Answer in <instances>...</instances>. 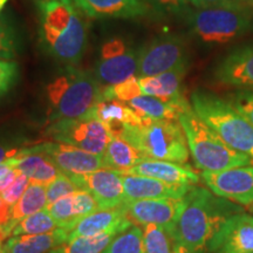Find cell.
<instances>
[{"label":"cell","mask_w":253,"mask_h":253,"mask_svg":"<svg viewBox=\"0 0 253 253\" xmlns=\"http://www.w3.org/2000/svg\"><path fill=\"white\" fill-rule=\"evenodd\" d=\"M30 178L24 173H19L17 178L13 182L9 183L6 188L0 192V201L4 203L6 207L12 209L15 205V203L20 199L24 192L30 185Z\"/></svg>","instance_id":"36"},{"label":"cell","mask_w":253,"mask_h":253,"mask_svg":"<svg viewBox=\"0 0 253 253\" xmlns=\"http://www.w3.org/2000/svg\"><path fill=\"white\" fill-rule=\"evenodd\" d=\"M81 190L79 188V185L75 183L73 179L69 177L67 173L60 172L59 176L46 186V192H47V203L50 205L54 203L58 199L65 197L71 194ZM47 205V207H48Z\"/></svg>","instance_id":"35"},{"label":"cell","mask_w":253,"mask_h":253,"mask_svg":"<svg viewBox=\"0 0 253 253\" xmlns=\"http://www.w3.org/2000/svg\"><path fill=\"white\" fill-rule=\"evenodd\" d=\"M15 169L26 175L32 183L46 186L61 172L47 155L38 149V145L26 147L18 155Z\"/></svg>","instance_id":"24"},{"label":"cell","mask_w":253,"mask_h":253,"mask_svg":"<svg viewBox=\"0 0 253 253\" xmlns=\"http://www.w3.org/2000/svg\"><path fill=\"white\" fill-rule=\"evenodd\" d=\"M147 158L184 164L190 151L181 123L148 119L140 126H122L119 135Z\"/></svg>","instance_id":"6"},{"label":"cell","mask_w":253,"mask_h":253,"mask_svg":"<svg viewBox=\"0 0 253 253\" xmlns=\"http://www.w3.org/2000/svg\"><path fill=\"white\" fill-rule=\"evenodd\" d=\"M47 205L48 203H47L46 185L31 182L24 195L9 211L7 221L0 229L4 239L11 236L12 231L21 220L39 211L45 210Z\"/></svg>","instance_id":"25"},{"label":"cell","mask_w":253,"mask_h":253,"mask_svg":"<svg viewBox=\"0 0 253 253\" xmlns=\"http://www.w3.org/2000/svg\"><path fill=\"white\" fill-rule=\"evenodd\" d=\"M38 149L47 155L60 171L67 175H86L104 168L102 155H95L60 142L38 144Z\"/></svg>","instance_id":"14"},{"label":"cell","mask_w":253,"mask_h":253,"mask_svg":"<svg viewBox=\"0 0 253 253\" xmlns=\"http://www.w3.org/2000/svg\"><path fill=\"white\" fill-rule=\"evenodd\" d=\"M189 103L188 100L182 103L166 102L157 97L148 96V95H140L131 101H129L128 106L135 110L142 118L150 120H175L178 121L179 113L183 107Z\"/></svg>","instance_id":"28"},{"label":"cell","mask_w":253,"mask_h":253,"mask_svg":"<svg viewBox=\"0 0 253 253\" xmlns=\"http://www.w3.org/2000/svg\"><path fill=\"white\" fill-rule=\"evenodd\" d=\"M201 177L214 195L238 205L253 203V163L220 171H203Z\"/></svg>","instance_id":"11"},{"label":"cell","mask_w":253,"mask_h":253,"mask_svg":"<svg viewBox=\"0 0 253 253\" xmlns=\"http://www.w3.org/2000/svg\"><path fill=\"white\" fill-rule=\"evenodd\" d=\"M95 75L77 66H65L46 86L48 123L87 116L102 99Z\"/></svg>","instance_id":"3"},{"label":"cell","mask_w":253,"mask_h":253,"mask_svg":"<svg viewBox=\"0 0 253 253\" xmlns=\"http://www.w3.org/2000/svg\"><path fill=\"white\" fill-rule=\"evenodd\" d=\"M144 253H182L175 235V226L144 225Z\"/></svg>","instance_id":"29"},{"label":"cell","mask_w":253,"mask_h":253,"mask_svg":"<svg viewBox=\"0 0 253 253\" xmlns=\"http://www.w3.org/2000/svg\"><path fill=\"white\" fill-rule=\"evenodd\" d=\"M148 8L154 9L157 14H179L188 8V0H143Z\"/></svg>","instance_id":"37"},{"label":"cell","mask_w":253,"mask_h":253,"mask_svg":"<svg viewBox=\"0 0 253 253\" xmlns=\"http://www.w3.org/2000/svg\"><path fill=\"white\" fill-rule=\"evenodd\" d=\"M213 78L224 86L253 88V43L232 49L213 71Z\"/></svg>","instance_id":"16"},{"label":"cell","mask_w":253,"mask_h":253,"mask_svg":"<svg viewBox=\"0 0 253 253\" xmlns=\"http://www.w3.org/2000/svg\"><path fill=\"white\" fill-rule=\"evenodd\" d=\"M230 102L239 110L253 126V88H243L230 96Z\"/></svg>","instance_id":"39"},{"label":"cell","mask_w":253,"mask_h":253,"mask_svg":"<svg viewBox=\"0 0 253 253\" xmlns=\"http://www.w3.org/2000/svg\"><path fill=\"white\" fill-rule=\"evenodd\" d=\"M178 122L185 134L190 154L202 171H220L253 163L251 158L232 149L221 140L195 113L190 102L182 108Z\"/></svg>","instance_id":"4"},{"label":"cell","mask_w":253,"mask_h":253,"mask_svg":"<svg viewBox=\"0 0 253 253\" xmlns=\"http://www.w3.org/2000/svg\"><path fill=\"white\" fill-rule=\"evenodd\" d=\"M25 148L26 147L21 145V141L17 138L0 137V163L18 156Z\"/></svg>","instance_id":"40"},{"label":"cell","mask_w":253,"mask_h":253,"mask_svg":"<svg viewBox=\"0 0 253 253\" xmlns=\"http://www.w3.org/2000/svg\"><path fill=\"white\" fill-rule=\"evenodd\" d=\"M243 208L211 190L192 186L183 197L182 210L175 224V235L182 253H210L211 243L224 223Z\"/></svg>","instance_id":"1"},{"label":"cell","mask_w":253,"mask_h":253,"mask_svg":"<svg viewBox=\"0 0 253 253\" xmlns=\"http://www.w3.org/2000/svg\"><path fill=\"white\" fill-rule=\"evenodd\" d=\"M188 67H179L154 77L137 78L142 94L157 97L166 102L182 103L186 100L183 95V80Z\"/></svg>","instance_id":"22"},{"label":"cell","mask_w":253,"mask_h":253,"mask_svg":"<svg viewBox=\"0 0 253 253\" xmlns=\"http://www.w3.org/2000/svg\"><path fill=\"white\" fill-rule=\"evenodd\" d=\"M140 95H142V90L137 77H132L114 86H106L102 89V96L104 99H115L126 103Z\"/></svg>","instance_id":"33"},{"label":"cell","mask_w":253,"mask_h":253,"mask_svg":"<svg viewBox=\"0 0 253 253\" xmlns=\"http://www.w3.org/2000/svg\"><path fill=\"white\" fill-rule=\"evenodd\" d=\"M210 253H253V216L243 211L230 217L211 243Z\"/></svg>","instance_id":"15"},{"label":"cell","mask_w":253,"mask_h":253,"mask_svg":"<svg viewBox=\"0 0 253 253\" xmlns=\"http://www.w3.org/2000/svg\"><path fill=\"white\" fill-rule=\"evenodd\" d=\"M21 153H23V151H21ZM17 161H18V156H15V157L9 158L7 161H5V162L0 163V178H2L5 175H7L12 169H15Z\"/></svg>","instance_id":"42"},{"label":"cell","mask_w":253,"mask_h":253,"mask_svg":"<svg viewBox=\"0 0 253 253\" xmlns=\"http://www.w3.org/2000/svg\"><path fill=\"white\" fill-rule=\"evenodd\" d=\"M188 21L192 33L207 43H226L253 32V11L244 4L195 8Z\"/></svg>","instance_id":"7"},{"label":"cell","mask_w":253,"mask_h":253,"mask_svg":"<svg viewBox=\"0 0 253 253\" xmlns=\"http://www.w3.org/2000/svg\"><path fill=\"white\" fill-rule=\"evenodd\" d=\"M182 205L183 198H164L126 201L122 207L134 225L175 226Z\"/></svg>","instance_id":"13"},{"label":"cell","mask_w":253,"mask_h":253,"mask_svg":"<svg viewBox=\"0 0 253 253\" xmlns=\"http://www.w3.org/2000/svg\"><path fill=\"white\" fill-rule=\"evenodd\" d=\"M19 75V66L14 60H0V99L13 87Z\"/></svg>","instance_id":"38"},{"label":"cell","mask_w":253,"mask_h":253,"mask_svg":"<svg viewBox=\"0 0 253 253\" xmlns=\"http://www.w3.org/2000/svg\"><path fill=\"white\" fill-rule=\"evenodd\" d=\"M68 231L61 227L43 233L9 237L2 245L4 253H49L67 243Z\"/></svg>","instance_id":"26"},{"label":"cell","mask_w":253,"mask_h":253,"mask_svg":"<svg viewBox=\"0 0 253 253\" xmlns=\"http://www.w3.org/2000/svg\"><path fill=\"white\" fill-rule=\"evenodd\" d=\"M102 156L104 168L122 173L129 171L136 164L147 158L121 136L114 135H112Z\"/></svg>","instance_id":"27"},{"label":"cell","mask_w":253,"mask_h":253,"mask_svg":"<svg viewBox=\"0 0 253 253\" xmlns=\"http://www.w3.org/2000/svg\"><path fill=\"white\" fill-rule=\"evenodd\" d=\"M190 103L195 113L227 145L253 161V126L230 101L212 91L196 89Z\"/></svg>","instance_id":"5"},{"label":"cell","mask_w":253,"mask_h":253,"mask_svg":"<svg viewBox=\"0 0 253 253\" xmlns=\"http://www.w3.org/2000/svg\"><path fill=\"white\" fill-rule=\"evenodd\" d=\"M102 253H144L142 226L132 225L120 233Z\"/></svg>","instance_id":"32"},{"label":"cell","mask_w":253,"mask_h":253,"mask_svg":"<svg viewBox=\"0 0 253 253\" xmlns=\"http://www.w3.org/2000/svg\"><path fill=\"white\" fill-rule=\"evenodd\" d=\"M250 2H251V4H253V0H250Z\"/></svg>","instance_id":"45"},{"label":"cell","mask_w":253,"mask_h":253,"mask_svg":"<svg viewBox=\"0 0 253 253\" xmlns=\"http://www.w3.org/2000/svg\"><path fill=\"white\" fill-rule=\"evenodd\" d=\"M77 7L87 17L95 19L143 17L148 7L143 0H73Z\"/></svg>","instance_id":"21"},{"label":"cell","mask_w":253,"mask_h":253,"mask_svg":"<svg viewBox=\"0 0 253 253\" xmlns=\"http://www.w3.org/2000/svg\"><path fill=\"white\" fill-rule=\"evenodd\" d=\"M188 1L189 4L194 6L195 8H204L211 7V6L244 4L246 0H188Z\"/></svg>","instance_id":"41"},{"label":"cell","mask_w":253,"mask_h":253,"mask_svg":"<svg viewBox=\"0 0 253 253\" xmlns=\"http://www.w3.org/2000/svg\"><path fill=\"white\" fill-rule=\"evenodd\" d=\"M58 223L50 216L48 210L39 211V212L28 216L20 221L12 231L11 236H26V235H43L52 232L58 229Z\"/></svg>","instance_id":"31"},{"label":"cell","mask_w":253,"mask_h":253,"mask_svg":"<svg viewBox=\"0 0 253 253\" xmlns=\"http://www.w3.org/2000/svg\"><path fill=\"white\" fill-rule=\"evenodd\" d=\"M2 245H4V237H2L1 231H0V248H2Z\"/></svg>","instance_id":"43"},{"label":"cell","mask_w":253,"mask_h":253,"mask_svg":"<svg viewBox=\"0 0 253 253\" xmlns=\"http://www.w3.org/2000/svg\"><path fill=\"white\" fill-rule=\"evenodd\" d=\"M0 11H1V9H0Z\"/></svg>","instance_id":"47"},{"label":"cell","mask_w":253,"mask_h":253,"mask_svg":"<svg viewBox=\"0 0 253 253\" xmlns=\"http://www.w3.org/2000/svg\"><path fill=\"white\" fill-rule=\"evenodd\" d=\"M49 253H52V252H49Z\"/></svg>","instance_id":"46"},{"label":"cell","mask_w":253,"mask_h":253,"mask_svg":"<svg viewBox=\"0 0 253 253\" xmlns=\"http://www.w3.org/2000/svg\"><path fill=\"white\" fill-rule=\"evenodd\" d=\"M0 253H4V250H2V248H0Z\"/></svg>","instance_id":"44"},{"label":"cell","mask_w":253,"mask_h":253,"mask_svg":"<svg viewBox=\"0 0 253 253\" xmlns=\"http://www.w3.org/2000/svg\"><path fill=\"white\" fill-rule=\"evenodd\" d=\"M45 135L55 142L73 145L95 155H103L112 138L107 126L90 116L49 123Z\"/></svg>","instance_id":"8"},{"label":"cell","mask_w":253,"mask_h":253,"mask_svg":"<svg viewBox=\"0 0 253 253\" xmlns=\"http://www.w3.org/2000/svg\"><path fill=\"white\" fill-rule=\"evenodd\" d=\"M132 225L134 224L126 218L122 205L108 210H97L78 221L68 232L67 242L79 237H90L106 232L122 233Z\"/></svg>","instance_id":"17"},{"label":"cell","mask_w":253,"mask_h":253,"mask_svg":"<svg viewBox=\"0 0 253 253\" xmlns=\"http://www.w3.org/2000/svg\"><path fill=\"white\" fill-rule=\"evenodd\" d=\"M137 73V52L122 38L115 37L101 46L95 67V77L100 84L114 86Z\"/></svg>","instance_id":"10"},{"label":"cell","mask_w":253,"mask_h":253,"mask_svg":"<svg viewBox=\"0 0 253 253\" xmlns=\"http://www.w3.org/2000/svg\"><path fill=\"white\" fill-rule=\"evenodd\" d=\"M19 41L14 27L5 17H0V60H14Z\"/></svg>","instance_id":"34"},{"label":"cell","mask_w":253,"mask_h":253,"mask_svg":"<svg viewBox=\"0 0 253 253\" xmlns=\"http://www.w3.org/2000/svg\"><path fill=\"white\" fill-rule=\"evenodd\" d=\"M185 66H189V54L184 40L176 36L158 37L137 50L136 77H154Z\"/></svg>","instance_id":"9"},{"label":"cell","mask_w":253,"mask_h":253,"mask_svg":"<svg viewBox=\"0 0 253 253\" xmlns=\"http://www.w3.org/2000/svg\"><path fill=\"white\" fill-rule=\"evenodd\" d=\"M87 116L102 122L104 126H107L112 135H119L122 126H140L148 120L138 115L128 106V103L104 97L96 103Z\"/></svg>","instance_id":"23"},{"label":"cell","mask_w":253,"mask_h":253,"mask_svg":"<svg viewBox=\"0 0 253 253\" xmlns=\"http://www.w3.org/2000/svg\"><path fill=\"white\" fill-rule=\"evenodd\" d=\"M41 45L65 66H77L87 48V25L72 0H36Z\"/></svg>","instance_id":"2"},{"label":"cell","mask_w":253,"mask_h":253,"mask_svg":"<svg viewBox=\"0 0 253 253\" xmlns=\"http://www.w3.org/2000/svg\"><path fill=\"white\" fill-rule=\"evenodd\" d=\"M123 188L126 201H137L164 198L181 199L192 189V186L169 184L147 176L123 175Z\"/></svg>","instance_id":"18"},{"label":"cell","mask_w":253,"mask_h":253,"mask_svg":"<svg viewBox=\"0 0 253 253\" xmlns=\"http://www.w3.org/2000/svg\"><path fill=\"white\" fill-rule=\"evenodd\" d=\"M47 210L58 223V226L69 232L81 218L100 210V208L90 192L79 190L55 201L47 207Z\"/></svg>","instance_id":"19"},{"label":"cell","mask_w":253,"mask_h":253,"mask_svg":"<svg viewBox=\"0 0 253 253\" xmlns=\"http://www.w3.org/2000/svg\"><path fill=\"white\" fill-rule=\"evenodd\" d=\"M118 232H106L90 237H79L50 251L52 253H102L108 248Z\"/></svg>","instance_id":"30"},{"label":"cell","mask_w":253,"mask_h":253,"mask_svg":"<svg viewBox=\"0 0 253 253\" xmlns=\"http://www.w3.org/2000/svg\"><path fill=\"white\" fill-rule=\"evenodd\" d=\"M68 176L81 190H86L93 195L100 210L119 208L126 202L122 172L102 168L86 175Z\"/></svg>","instance_id":"12"},{"label":"cell","mask_w":253,"mask_h":253,"mask_svg":"<svg viewBox=\"0 0 253 253\" xmlns=\"http://www.w3.org/2000/svg\"><path fill=\"white\" fill-rule=\"evenodd\" d=\"M123 175L147 176L169 183V184L191 186L197 184L202 178L195 170L184 166V164L169 162V161L153 160V158H144L143 161L136 164L134 168H131L129 171L123 173Z\"/></svg>","instance_id":"20"}]
</instances>
